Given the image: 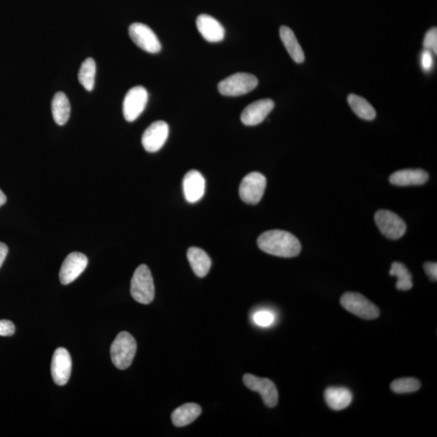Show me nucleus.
Listing matches in <instances>:
<instances>
[{
	"label": "nucleus",
	"mask_w": 437,
	"mask_h": 437,
	"mask_svg": "<svg viewBox=\"0 0 437 437\" xmlns=\"http://www.w3.org/2000/svg\"><path fill=\"white\" fill-rule=\"evenodd\" d=\"M258 245L263 252L281 258H294L301 251L300 241L287 231L270 230L258 238Z\"/></svg>",
	"instance_id": "f257e3e1"
},
{
	"label": "nucleus",
	"mask_w": 437,
	"mask_h": 437,
	"mask_svg": "<svg viewBox=\"0 0 437 437\" xmlns=\"http://www.w3.org/2000/svg\"><path fill=\"white\" fill-rule=\"evenodd\" d=\"M137 350L136 339L128 332L118 334L110 347L111 360L116 368L124 370L132 365Z\"/></svg>",
	"instance_id": "f03ea898"
},
{
	"label": "nucleus",
	"mask_w": 437,
	"mask_h": 437,
	"mask_svg": "<svg viewBox=\"0 0 437 437\" xmlns=\"http://www.w3.org/2000/svg\"><path fill=\"white\" fill-rule=\"evenodd\" d=\"M131 294L139 303H152L155 296L154 282L150 268L142 264L134 272L131 283Z\"/></svg>",
	"instance_id": "7ed1b4c3"
},
{
	"label": "nucleus",
	"mask_w": 437,
	"mask_h": 437,
	"mask_svg": "<svg viewBox=\"0 0 437 437\" xmlns=\"http://www.w3.org/2000/svg\"><path fill=\"white\" fill-rule=\"evenodd\" d=\"M258 85V79L252 74L236 73L218 83V90L223 96H238L249 94Z\"/></svg>",
	"instance_id": "20e7f679"
},
{
	"label": "nucleus",
	"mask_w": 437,
	"mask_h": 437,
	"mask_svg": "<svg viewBox=\"0 0 437 437\" xmlns=\"http://www.w3.org/2000/svg\"><path fill=\"white\" fill-rule=\"evenodd\" d=\"M341 303L348 312L363 319L374 320L380 315L378 307L358 292H346L342 296Z\"/></svg>",
	"instance_id": "39448f33"
},
{
	"label": "nucleus",
	"mask_w": 437,
	"mask_h": 437,
	"mask_svg": "<svg viewBox=\"0 0 437 437\" xmlns=\"http://www.w3.org/2000/svg\"><path fill=\"white\" fill-rule=\"evenodd\" d=\"M267 187V179L258 172L246 175L240 185L239 194L243 202L252 204L261 201Z\"/></svg>",
	"instance_id": "423d86ee"
},
{
	"label": "nucleus",
	"mask_w": 437,
	"mask_h": 437,
	"mask_svg": "<svg viewBox=\"0 0 437 437\" xmlns=\"http://www.w3.org/2000/svg\"><path fill=\"white\" fill-rule=\"evenodd\" d=\"M374 218L381 234L387 238L398 240L405 234L406 223L397 214L388 210H379L376 212Z\"/></svg>",
	"instance_id": "0eeeda50"
},
{
	"label": "nucleus",
	"mask_w": 437,
	"mask_h": 437,
	"mask_svg": "<svg viewBox=\"0 0 437 437\" xmlns=\"http://www.w3.org/2000/svg\"><path fill=\"white\" fill-rule=\"evenodd\" d=\"M148 100V91L143 86H136L125 94L123 111L125 120L129 123L136 121L145 110Z\"/></svg>",
	"instance_id": "6e6552de"
},
{
	"label": "nucleus",
	"mask_w": 437,
	"mask_h": 437,
	"mask_svg": "<svg viewBox=\"0 0 437 437\" xmlns=\"http://www.w3.org/2000/svg\"><path fill=\"white\" fill-rule=\"evenodd\" d=\"M129 35L134 43L146 52L157 54L161 50V41L155 32L143 23H133L129 27Z\"/></svg>",
	"instance_id": "1a4fd4ad"
},
{
	"label": "nucleus",
	"mask_w": 437,
	"mask_h": 437,
	"mask_svg": "<svg viewBox=\"0 0 437 437\" xmlns=\"http://www.w3.org/2000/svg\"><path fill=\"white\" fill-rule=\"evenodd\" d=\"M243 383L246 387L259 393L265 405L273 408L277 405L278 393L276 385L267 378H260L252 374H245Z\"/></svg>",
	"instance_id": "9d476101"
},
{
	"label": "nucleus",
	"mask_w": 437,
	"mask_h": 437,
	"mask_svg": "<svg viewBox=\"0 0 437 437\" xmlns=\"http://www.w3.org/2000/svg\"><path fill=\"white\" fill-rule=\"evenodd\" d=\"M170 128L164 121H156L143 132L142 144L148 152H156L164 146L169 137Z\"/></svg>",
	"instance_id": "9b49d317"
},
{
	"label": "nucleus",
	"mask_w": 437,
	"mask_h": 437,
	"mask_svg": "<svg viewBox=\"0 0 437 437\" xmlns=\"http://www.w3.org/2000/svg\"><path fill=\"white\" fill-rule=\"evenodd\" d=\"M88 263L85 254L79 252L70 254L60 269L59 278L62 285H68L75 281L85 272Z\"/></svg>",
	"instance_id": "f8f14e48"
},
{
	"label": "nucleus",
	"mask_w": 437,
	"mask_h": 437,
	"mask_svg": "<svg viewBox=\"0 0 437 437\" xmlns=\"http://www.w3.org/2000/svg\"><path fill=\"white\" fill-rule=\"evenodd\" d=\"M72 361L71 355L63 347L55 350L51 362V375L54 383L64 385L68 383L72 374Z\"/></svg>",
	"instance_id": "ddd939ff"
},
{
	"label": "nucleus",
	"mask_w": 437,
	"mask_h": 437,
	"mask_svg": "<svg viewBox=\"0 0 437 437\" xmlns=\"http://www.w3.org/2000/svg\"><path fill=\"white\" fill-rule=\"evenodd\" d=\"M275 107L272 99H262L245 107L241 115V122L245 125H256L262 123Z\"/></svg>",
	"instance_id": "4468645a"
},
{
	"label": "nucleus",
	"mask_w": 437,
	"mask_h": 437,
	"mask_svg": "<svg viewBox=\"0 0 437 437\" xmlns=\"http://www.w3.org/2000/svg\"><path fill=\"white\" fill-rule=\"evenodd\" d=\"M206 181L201 173L190 170L183 179V192L185 199L190 203L199 201L205 193Z\"/></svg>",
	"instance_id": "2eb2a0df"
},
{
	"label": "nucleus",
	"mask_w": 437,
	"mask_h": 437,
	"mask_svg": "<svg viewBox=\"0 0 437 437\" xmlns=\"http://www.w3.org/2000/svg\"><path fill=\"white\" fill-rule=\"evenodd\" d=\"M196 26L203 38L209 43H220L225 39V28L215 18L207 14L198 17Z\"/></svg>",
	"instance_id": "dca6fc26"
},
{
	"label": "nucleus",
	"mask_w": 437,
	"mask_h": 437,
	"mask_svg": "<svg viewBox=\"0 0 437 437\" xmlns=\"http://www.w3.org/2000/svg\"><path fill=\"white\" fill-rule=\"evenodd\" d=\"M429 175L423 170H403L395 172L389 176L390 183L398 187L418 185L427 183Z\"/></svg>",
	"instance_id": "f3484780"
},
{
	"label": "nucleus",
	"mask_w": 437,
	"mask_h": 437,
	"mask_svg": "<svg viewBox=\"0 0 437 437\" xmlns=\"http://www.w3.org/2000/svg\"><path fill=\"white\" fill-rule=\"evenodd\" d=\"M325 403L334 411H341L350 406L352 401L351 390L345 387H329L324 394Z\"/></svg>",
	"instance_id": "a211bd4d"
},
{
	"label": "nucleus",
	"mask_w": 437,
	"mask_h": 437,
	"mask_svg": "<svg viewBox=\"0 0 437 437\" xmlns=\"http://www.w3.org/2000/svg\"><path fill=\"white\" fill-rule=\"evenodd\" d=\"M187 258L195 275L200 278L207 275L212 267V260L205 251L198 247L190 248Z\"/></svg>",
	"instance_id": "6ab92c4d"
},
{
	"label": "nucleus",
	"mask_w": 437,
	"mask_h": 437,
	"mask_svg": "<svg viewBox=\"0 0 437 437\" xmlns=\"http://www.w3.org/2000/svg\"><path fill=\"white\" fill-rule=\"evenodd\" d=\"M280 36L283 45L289 54L291 58L296 63H302L305 61V53L303 50L296 39V37L289 27L281 26Z\"/></svg>",
	"instance_id": "aec40b11"
},
{
	"label": "nucleus",
	"mask_w": 437,
	"mask_h": 437,
	"mask_svg": "<svg viewBox=\"0 0 437 437\" xmlns=\"http://www.w3.org/2000/svg\"><path fill=\"white\" fill-rule=\"evenodd\" d=\"M201 413L202 409L198 404L185 403L172 414V422L176 427H185L192 424Z\"/></svg>",
	"instance_id": "412c9836"
},
{
	"label": "nucleus",
	"mask_w": 437,
	"mask_h": 437,
	"mask_svg": "<svg viewBox=\"0 0 437 437\" xmlns=\"http://www.w3.org/2000/svg\"><path fill=\"white\" fill-rule=\"evenodd\" d=\"M51 110L54 122L59 125H63L68 123L71 114V105H70L68 96L62 92H57L54 96L51 102Z\"/></svg>",
	"instance_id": "4be33fe9"
},
{
	"label": "nucleus",
	"mask_w": 437,
	"mask_h": 437,
	"mask_svg": "<svg viewBox=\"0 0 437 437\" xmlns=\"http://www.w3.org/2000/svg\"><path fill=\"white\" fill-rule=\"evenodd\" d=\"M347 101L358 117L367 121H372L376 118V110L373 105L364 97L356 94H350L347 97Z\"/></svg>",
	"instance_id": "5701e85b"
},
{
	"label": "nucleus",
	"mask_w": 437,
	"mask_h": 437,
	"mask_svg": "<svg viewBox=\"0 0 437 437\" xmlns=\"http://www.w3.org/2000/svg\"><path fill=\"white\" fill-rule=\"evenodd\" d=\"M96 72V63L94 59L88 58L81 64L79 71L78 79L83 88L88 92L94 90Z\"/></svg>",
	"instance_id": "b1692460"
},
{
	"label": "nucleus",
	"mask_w": 437,
	"mask_h": 437,
	"mask_svg": "<svg viewBox=\"0 0 437 437\" xmlns=\"http://www.w3.org/2000/svg\"><path fill=\"white\" fill-rule=\"evenodd\" d=\"M389 275L398 278L397 289L408 291L413 287L411 274L408 271L405 265L398 262L393 263Z\"/></svg>",
	"instance_id": "393cba45"
},
{
	"label": "nucleus",
	"mask_w": 437,
	"mask_h": 437,
	"mask_svg": "<svg viewBox=\"0 0 437 437\" xmlns=\"http://www.w3.org/2000/svg\"><path fill=\"white\" fill-rule=\"evenodd\" d=\"M420 381L413 378H400L393 381L390 389L396 394H409L420 389Z\"/></svg>",
	"instance_id": "a878e982"
},
{
	"label": "nucleus",
	"mask_w": 437,
	"mask_h": 437,
	"mask_svg": "<svg viewBox=\"0 0 437 437\" xmlns=\"http://www.w3.org/2000/svg\"><path fill=\"white\" fill-rule=\"evenodd\" d=\"M425 49L429 50L432 53L437 54V30L432 28L427 32L424 40Z\"/></svg>",
	"instance_id": "bb28decb"
},
{
	"label": "nucleus",
	"mask_w": 437,
	"mask_h": 437,
	"mask_svg": "<svg viewBox=\"0 0 437 437\" xmlns=\"http://www.w3.org/2000/svg\"><path fill=\"white\" fill-rule=\"evenodd\" d=\"M420 66L423 71L429 72L434 66V59L432 52L429 50H423L420 57Z\"/></svg>",
	"instance_id": "cd10ccee"
},
{
	"label": "nucleus",
	"mask_w": 437,
	"mask_h": 437,
	"mask_svg": "<svg viewBox=\"0 0 437 437\" xmlns=\"http://www.w3.org/2000/svg\"><path fill=\"white\" fill-rule=\"evenodd\" d=\"M274 315L268 311H259L254 316V323L261 327H268L274 322Z\"/></svg>",
	"instance_id": "c85d7f7f"
},
{
	"label": "nucleus",
	"mask_w": 437,
	"mask_h": 437,
	"mask_svg": "<svg viewBox=\"0 0 437 437\" xmlns=\"http://www.w3.org/2000/svg\"><path fill=\"white\" fill-rule=\"evenodd\" d=\"M15 332V325L11 321L0 320V336H12Z\"/></svg>",
	"instance_id": "c756f323"
},
{
	"label": "nucleus",
	"mask_w": 437,
	"mask_h": 437,
	"mask_svg": "<svg viewBox=\"0 0 437 437\" xmlns=\"http://www.w3.org/2000/svg\"><path fill=\"white\" fill-rule=\"evenodd\" d=\"M424 269L426 275L432 281H437V264L436 263L427 262L424 264Z\"/></svg>",
	"instance_id": "7c9ffc66"
},
{
	"label": "nucleus",
	"mask_w": 437,
	"mask_h": 437,
	"mask_svg": "<svg viewBox=\"0 0 437 437\" xmlns=\"http://www.w3.org/2000/svg\"><path fill=\"white\" fill-rule=\"evenodd\" d=\"M8 253V246L3 243H0V268H1L3 262L6 261Z\"/></svg>",
	"instance_id": "2f4dec72"
},
{
	"label": "nucleus",
	"mask_w": 437,
	"mask_h": 437,
	"mask_svg": "<svg viewBox=\"0 0 437 437\" xmlns=\"http://www.w3.org/2000/svg\"><path fill=\"white\" fill-rule=\"evenodd\" d=\"M7 202L6 195L0 190V207H2L3 204H6Z\"/></svg>",
	"instance_id": "473e14b6"
}]
</instances>
